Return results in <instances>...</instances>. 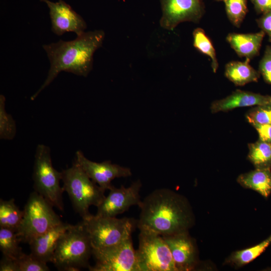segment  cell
<instances>
[{
	"label": "cell",
	"mask_w": 271,
	"mask_h": 271,
	"mask_svg": "<svg viewBox=\"0 0 271 271\" xmlns=\"http://www.w3.org/2000/svg\"><path fill=\"white\" fill-rule=\"evenodd\" d=\"M1 271H19L17 260L3 255L0 261Z\"/></svg>",
	"instance_id": "31"
},
{
	"label": "cell",
	"mask_w": 271,
	"mask_h": 271,
	"mask_svg": "<svg viewBox=\"0 0 271 271\" xmlns=\"http://www.w3.org/2000/svg\"><path fill=\"white\" fill-rule=\"evenodd\" d=\"M19 271H48L47 263L41 261L31 253H24L17 260Z\"/></svg>",
	"instance_id": "28"
},
{
	"label": "cell",
	"mask_w": 271,
	"mask_h": 271,
	"mask_svg": "<svg viewBox=\"0 0 271 271\" xmlns=\"http://www.w3.org/2000/svg\"><path fill=\"white\" fill-rule=\"evenodd\" d=\"M257 105H271V96L237 89L226 97L213 101L210 109L212 113H217Z\"/></svg>",
	"instance_id": "15"
},
{
	"label": "cell",
	"mask_w": 271,
	"mask_h": 271,
	"mask_svg": "<svg viewBox=\"0 0 271 271\" xmlns=\"http://www.w3.org/2000/svg\"><path fill=\"white\" fill-rule=\"evenodd\" d=\"M216 1H221V2L223 1V0H216Z\"/></svg>",
	"instance_id": "34"
},
{
	"label": "cell",
	"mask_w": 271,
	"mask_h": 271,
	"mask_svg": "<svg viewBox=\"0 0 271 271\" xmlns=\"http://www.w3.org/2000/svg\"><path fill=\"white\" fill-rule=\"evenodd\" d=\"M6 98L0 95V139L12 140L16 134V124L12 116L6 110Z\"/></svg>",
	"instance_id": "26"
},
{
	"label": "cell",
	"mask_w": 271,
	"mask_h": 271,
	"mask_svg": "<svg viewBox=\"0 0 271 271\" xmlns=\"http://www.w3.org/2000/svg\"><path fill=\"white\" fill-rule=\"evenodd\" d=\"M82 220L94 249L115 245L131 237L136 224V221L131 218L118 219L95 215Z\"/></svg>",
	"instance_id": "8"
},
{
	"label": "cell",
	"mask_w": 271,
	"mask_h": 271,
	"mask_svg": "<svg viewBox=\"0 0 271 271\" xmlns=\"http://www.w3.org/2000/svg\"><path fill=\"white\" fill-rule=\"evenodd\" d=\"M49 9L51 30L58 36L66 32L75 33L77 36L85 32L87 25L83 18L71 7L62 0L54 3L49 0H40Z\"/></svg>",
	"instance_id": "13"
},
{
	"label": "cell",
	"mask_w": 271,
	"mask_h": 271,
	"mask_svg": "<svg viewBox=\"0 0 271 271\" xmlns=\"http://www.w3.org/2000/svg\"><path fill=\"white\" fill-rule=\"evenodd\" d=\"M248 159L255 168L271 169V144L258 139L248 144Z\"/></svg>",
	"instance_id": "21"
},
{
	"label": "cell",
	"mask_w": 271,
	"mask_h": 271,
	"mask_svg": "<svg viewBox=\"0 0 271 271\" xmlns=\"http://www.w3.org/2000/svg\"><path fill=\"white\" fill-rule=\"evenodd\" d=\"M140 230L136 250L140 271H177L163 236L147 229Z\"/></svg>",
	"instance_id": "7"
},
{
	"label": "cell",
	"mask_w": 271,
	"mask_h": 271,
	"mask_svg": "<svg viewBox=\"0 0 271 271\" xmlns=\"http://www.w3.org/2000/svg\"><path fill=\"white\" fill-rule=\"evenodd\" d=\"M259 139L271 144V124L255 126Z\"/></svg>",
	"instance_id": "33"
},
{
	"label": "cell",
	"mask_w": 271,
	"mask_h": 271,
	"mask_svg": "<svg viewBox=\"0 0 271 271\" xmlns=\"http://www.w3.org/2000/svg\"><path fill=\"white\" fill-rule=\"evenodd\" d=\"M142 187L140 180L133 182L129 187L121 185L120 188L113 187L109 193L97 207L95 215L101 217H116L127 211L133 205L142 202L140 192Z\"/></svg>",
	"instance_id": "11"
},
{
	"label": "cell",
	"mask_w": 271,
	"mask_h": 271,
	"mask_svg": "<svg viewBox=\"0 0 271 271\" xmlns=\"http://www.w3.org/2000/svg\"><path fill=\"white\" fill-rule=\"evenodd\" d=\"M53 206L36 191L31 193L24 207L22 221L16 232L21 241L29 243L62 221Z\"/></svg>",
	"instance_id": "5"
},
{
	"label": "cell",
	"mask_w": 271,
	"mask_h": 271,
	"mask_svg": "<svg viewBox=\"0 0 271 271\" xmlns=\"http://www.w3.org/2000/svg\"><path fill=\"white\" fill-rule=\"evenodd\" d=\"M271 243V234L266 239L254 246L235 252L231 261L237 265H245L260 255Z\"/></svg>",
	"instance_id": "24"
},
{
	"label": "cell",
	"mask_w": 271,
	"mask_h": 271,
	"mask_svg": "<svg viewBox=\"0 0 271 271\" xmlns=\"http://www.w3.org/2000/svg\"><path fill=\"white\" fill-rule=\"evenodd\" d=\"M258 27L268 36L271 43V11L261 15L256 20Z\"/></svg>",
	"instance_id": "30"
},
{
	"label": "cell",
	"mask_w": 271,
	"mask_h": 271,
	"mask_svg": "<svg viewBox=\"0 0 271 271\" xmlns=\"http://www.w3.org/2000/svg\"><path fill=\"white\" fill-rule=\"evenodd\" d=\"M70 225L62 222L47 232L32 240L29 243L31 253L43 262H52L59 238Z\"/></svg>",
	"instance_id": "16"
},
{
	"label": "cell",
	"mask_w": 271,
	"mask_h": 271,
	"mask_svg": "<svg viewBox=\"0 0 271 271\" xmlns=\"http://www.w3.org/2000/svg\"><path fill=\"white\" fill-rule=\"evenodd\" d=\"M63 189L66 191L74 210L82 217L88 219L92 214L90 206L97 207L105 198V190L94 182L75 162L61 172Z\"/></svg>",
	"instance_id": "4"
},
{
	"label": "cell",
	"mask_w": 271,
	"mask_h": 271,
	"mask_svg": "<svg viewBox=\"0 0 271 271\" xmlns=\"http://www.w3.org/2000/svg\"><path fill=\"white\" fill-rule=\"evenodd\" d=\"M223 2L228 20L234 26L239 28L248 12L247 0H223Z\"/></svg>",
	"instance_id": "25"
},
{
	"label": "cell",
	"mask_w": 271,
	"mask_h": 271,
	"mask_svg": "<svg viewBox=\"0 0 271 271\" xmlns=\"http://www.w3.org/2000/svg\"><path fill=\"white\" fill-rule=\"evenodd\" d=\"M258 71L264 80L271 85V46L267 45L259 61Z\"/></svg>",
	"instance_id": "29"
},
{
	"label": "cell",
	"mask_w": 271,
	"mask_h": 271,
	"mask_svg": "<svg viewBox=\"0 0 271 271\" xmlns=\"http://www.w3.org/2000/svg\"><path fill=\"white\" fill-rule=\"evenodd\" d=\"M265 33L260 31L254 33H229L226 40L240 57L251 59L257 56Z\"/></svg>",
	"instance_id": "17"
},
{
	"label": "cell",
	"mask_w": 271,
	"mask_h": 271,
	"mask_svg": "<svg viewBox=\"0 0 271 271\" xmlns=\"http://www.w3.org/2000/svg\"><path fill=\"white\" fill-rule=\"evenodd\" d=\"M245 118L254 127L271 124V105L254 106L247 111Z\"/></svg>",
	"instance_id": "27"
},
{
	"label": "cell",
	"mask_w": 271,
	"mask_h": 271,
	"mask_svg": "<svg viewBox=\"0 0 271 271\" xmlns=\"http://www.w3.org/2000/svg\"><path fill=\"white\" fill-rule=\"evenodd\" d=\"M20 242L16 230L0 227V249L3 255L19 259L24 254L19 246Z\"/></svg>",
	"instance_id": "22"
},
{
	"label": "cell",
	"mask_w": 271,
	"mask_h": 271,
	"mask_svg": "<svg viewBox=\"0 0 271 271\" xmlns=\"http://www.w3.org/2000/svg\"><path fill=\"white\" fill-rule=\"evenodd\" d=\"M24 215V211L20 209L15 203V199L0 200V227L7 228L17 231Z\"/></svg>",
	"instance_id": "20"
},
{
	"label": "cell",
	"mask_w": 271,
	"mask_h": 271,
	"mask_svg": "<svg viewBox=\"0 0 271 271\" xmlns=\"http://www.w3.org/2000/svg\"><path fill=\"white\" fill-rule=\"evenodd\" d=\"M163 237L169 246L177 271L194 268L196 262V249L187 232Z\"/></svg>",
	"instance_id": "14"
},
{
	"label": "cell",
	"mask_w": 271,
	"mask_h": 271,
	"mask_svg": "<svg viewBox=\"0 0 271 271\" xmlns=\"http://www.w3.org/2000/svg\"><path fill=\"white\" fill-rule=\"evenodd\" d=\"M249 62L245 59L243 62L232 61L227 63L225 66V77L236 86L257 82L260 73L251 66Z\"/></svg>",
	"instance_id": "19"
},
{
	"label": "cell",
	"mask_w": 271,
	"mask_h": 271,
	"mask_svg": "<svg viewBox=\"0 0 271 271\" xmlns=\"http://www.w3.org/2000/svg\"><path fill=\"white\" fill-rule=\"evenodd\" d=\"M92 246L84 221L71 225L59 238L52 262L59 270L89 268Z\"/></svg>",
	"instance_id": "3"
},
{
	"label": "cell",
	"mask_w": 271,
	"mask_h": 271,
	"mask_svg": "<svg viewBox=\"0 0 271 271\" xmlns=\"http://www.w3.org/2000/svg\"><path fill=\"white\" fill-rule=\"evenodd\" d=\"M95 264L90 271H140L131 236L120 243L101 248H92Z\"/></svg>",
	"instance_id": "9"
},
{
	"label": "cell",
	"mask_w": 271,
	"mask_h": 271,
	"mask_svg": "<svg viewBox=\"0 0 271 271\" xmlns=\"http://www.w3.org/2000/svg\"><path fill=\"white\" fill-rule=\"evenodd\" d=\"M237 181L243 187L255 190L267 198L271 193L270 168H255L240 175Z\"/></svg>",
	"instance_id": "18"
},
{
	"label": "cell",
	"mask_w": 271,
	"mask_h": 271,
	"mask_svg": "<svg viewBox=\"0 0 271 271\" xmlns=\"http://www.w3.org/2000/svg\"><path fill=\"white\" fill-rule=\"evenodd\" d=\"M105 34L102 30L84 32L72 41L60 40L42 46L50 61V67L44 82L31 97L34 100L62 71L86 77L93 67V54L101 47Z\"/></svg>",
	"instance_id": "2"
},
{
	"label": "cell",
	"mask_w": 271,
	"mask_h": 271,
	"mask_svg": "<svg viewBox=\"0 0 271 271\" xmlns=\"http://www.w3.org/2000/svg\"><path fill=\"white\" fill-rule=\"evenodd\" d=\"M162 27L173 30L184 22H199L205 13L203 0H161Z\"/></svg>",
	"instance_id": "10"
},
{
	"label": "cell",
	"mask_w": 271,
	"mask_h": 271,
	"mask_svg": "<svg viewBox=\"0 0 271 271\" xmlns=\"http://www.w3.org/2000/svg\"><path fill=\"white\" fill-rule=\"evenodd\" d=\"M139 207V229L149 230L163 236L187 232L193 222L187 200L169 189L154 190L142 201Z\"/></svg>",
	"instance_id": "1"
},
{
	"label": "cell",
	"mask_w": 271,
	"mask_h": 271,
	"mask_svg": "<svg viewBox=\"0 0 271 271\" xmlns=\"http://www.w3.org/2000/svg\"><path fill=\"white\" fill-rule=\"evenodd\" d=\"M193 46L200 53L208 56L211 60V67L216 73L218 68V62L215 50L209 38L204 30L200 28L194 30L193 33Z\"/></svg>",
	"instance_id": "23"
},
{
	"label": "cell",
	"mask_w": 271,
	"mask_h": 271,
	"mask_svg": "<svg viewBox=\"0 0 271 271\" xmlns=\"http://www.w3.org/2000/svg\"><path fill=\"white\" fill-rule=\"evenodd\" d=\"M75 156V161L94 182L105 191L113 187L111 181L114 179L131 175L129 168L112 164L110 161L101 163L91 161L80 151H77Z\"/></svg>",
	"instance_id": "12"
},
{
	"label": "cell",
	"mask_w": 271,
	"mask_h": 271,
	"mask_svg": "<svg viewBox=\"0 0 271 271\" xmlns=\"http://www.w3.org/2000/svg\"><path fill=\"white\" fill-rule=\"evenodd\" d=\"M33 179L35 191L53 207L63 211L62 195L64 191L60 184L61 172L57 171L53 167L50 149L43 144H39L36 148Z\"/></svg>",
	"instance_id": "6"
},
{
	"label": "cell",
	"mask_w": 271,
	"mask_h": 271,
	"mask_svg": "<svg viewBox=\"0 0 271 271\" xmlns=\"http://www.w3.org/2000/svg\"><path fill=\"white\" fill-rule=\"evenodd\" d=\"M257 14H263L271 11V0H250Z\"/></svg>",
	"instance_id": "32"
}]
</instances>
